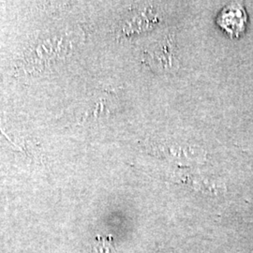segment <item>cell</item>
I'll use <instances>...</instances> for the list:
<instances>
[{
	"label": "cell",
	"mask_w": 253,
	"mask_h": 253,
	"mask_svg": "<svg viewBox=\"0 0 253 253\" xmlns=\"http://www.w3.org/2000/svg\"><path fill=\"white\" fill-rule=\"evenodd\" d=\"M61 52V42L47 40L38 43L25 54L22 61L23 69L28 73L42 72L54 60L60 58Z\"/></svg>",
	"instance_id": "cell-1"
},
{
	"label": "cell",
	"mask_w": 253,
	"mask_h": 253,
	"mask_svg": "<svg viewBox=\"0 0 253 253\" xmlns=\"http://www.w3.org/2000/svg\"><path fill=\"white\" fill-rule=\"evenodd\" d=\"M217 22L229 36L237 38L246 29L248 16L242 5L231 4L221 10L217 16Z\"/></svg>",
	"instance_id": "cell-2"
},
{
	"label": "cell",
	"mask_w": 253,
	"mask_h": 253,
	"mask_svg": "<svg viewBox=\"0 0 253 253\" xmlns=\"http://www.w3.org/2000/svg\"><path fill=\"white\" fill-rule=\"evenodd\" d=\"M92 253H117L112 236H97L92 246Z\"/></svg>",
	"instance_id": "cell-3"
}]
</instances>
